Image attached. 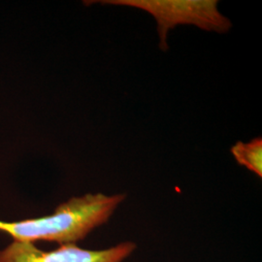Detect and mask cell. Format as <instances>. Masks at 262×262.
Returning a JSON list of instances; mask_svg holds the SVG:
<instances>
[{
  "label": "cell",
  "mask_w": 262,
  "mask_h": 262,
  "mask_svg": "<svg viewBox=\"0 0 262 262\" xmlns=\"http://www.w3.org/2000/svg\"><path fill=\"white\" fill-rule=\"evenodd\" d=\"M103 4L130 6L144 10L158 23L162 51H167V33L178 25H193L208 31L224 33L231 28L230 20L219 9L216 0H107Z\"/></svg>",
  "instance_id": "2"
},
{
  "label": "cell",
  "mask_w": 262,
  "mask_h": 262,
  "mask_svg": "<svg viewBox=\"0 0 262 262\" xmlns=\"http://www.w3.org/2000/svg\"><path fill=\"white\" fill-rule=\"evenodd\" d=\"M230 151L238 164L262 178L261 137H256L249 143L237 142Z\"/></svg>",
  "instance_id": "4"
},
{
  "label": "cell",
  "mask_w": 262,
  "mask_h": 262,
  "mask_svg": "<svg viewBox=\"0 0 262 262\" xmlns=\"http://www.w3.org/2000/svg\"><path fill=\"white\" fill-rule=\"evenodd\" d=\"M125 198V193L106 195L101 192L72 197L51 215L19 222L0 221V231L18 242L76 244L107 224Z\"/></svg>",
  "instance_id": "1"
},
{
  "label": "cell",
  "mask_w": 262,
  "mask_h": 262,
  "mask_svg": "<svg viewBox=\"0 0 262 262\" xmlns=\"http://www.w3.org/2000/svg\"><path fill=\"white\" fill-rule=\"evenodd\" d=\"M136 249L133 241H123L103 250H85L76 244H66L45 252L33 243L14 241L0 252V262H123Z\"/></svg>",
  "instance_id": "3"
}]
</instances>
